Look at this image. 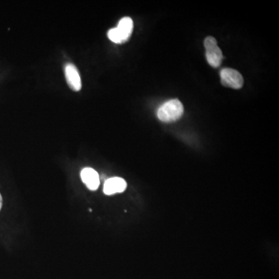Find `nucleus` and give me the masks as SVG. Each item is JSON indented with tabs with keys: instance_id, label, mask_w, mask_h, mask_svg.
I'll list each match as a JSON object with an SVG mask.
<instances>
[{
	"instance_id": "obj_1",
	"label": "nucleus",
	"mask_w": 279,
	"mask_h": 279,
	"mask_svg": "<svg viewBox=\"0 0 279 279\" xmlns=\"http://www.w3.org/2000/svg\"><path fill=\"white\" fill-rule=\"evenodd\" d=\"M184 114V106L177 98L162 104L157 111V116L162 122H170L180 120Z\"/></svg>"
},
{
	"instance_id": "obj_2",
	"label": "nucleus",
	"mask_w": 279,
	"mask_h": 279,
	"mask_svg": "<svg viewBox=\"0 0 279 279\" xmlns=\"http://www.w3.org/2000/svg\"><path fill=\"white\" fill-rule=\"evenodd\" d=\"M134 30L133 20L130 18H124L120 20L118 26L108 31V38L115 44L126 42L132 34Z\"/></svg>"
},
{
	"instance_id": "obj_3",
	"label": "nucleus",
	"mask_w": 279,
	"mask_h": 279,
	"mask_svg": "<svg viewBox=\"0 0 279 279\" xmlns=\"http://www.w3.org/2000/svg\"><path fill=\"white\" fill-rule=\"evenodd\" d=\"M206 49V58L210 66L218 68L222 63V53L214 36H208L204 42Z\"/></svg>"
},
{
	"instance_id": "obj_4",
	"label": "nucleus",
	"mask_w": 279,
	"mask_h": 279,
	"mask_svg": "<svg viewBox=\"0 0 279 279\" xmlns=\"http://www.w3.org/2000/svg\"><path fill=\"white\" fill-rule=\"evenodd\" d=\"M221 83L229 88L239 90L244 84L243 76L235 69L224 68L220 72Z\"/></svg>"
},
{
	"instance_id": "obj_5",
	"label": "nucleus",
	"mask_w": 279,
	"mask_h": 279,
	"mask_svg": "<svg viewBox=\"0 0 279 279\" xmlns=\"http://www.w3.org/2000/svg\"><path fill=\"white\" fill-rule=\"evenodd\" d=\"M126 182L120 177H112L108 178L104 184V192L106 195L111 196L116 193H120L126 188Z\"/></svg>"
},
{
	"instance_id": "obj_6",
	"label": "nucleus",
	"mask_w": 279,
	"mask_h": 279,
	"mask_svg": "<svg viewBox=\"0 0 279 279\" xmlns=\"http://www.w3.org/2000/svg\"><path fill=\"white\" fill-rule=\"evenodd\" d=\"M64 71H66V81L68 86L73 91H80L82 88L81 77L77 68L74 64H66Z\"/></svg>"
},
{
	"instance_id": "obj_7",
	"label": "nucleus",
	"mask_w": 279,
	"mask_h": 279,
	"mask_svg": "<svg viewBox=\"0 0 279 279\" xmlns=\"http://www.w3.org/2000/svg\"><path fill=\"white\" fill-rule=\"evenodd\" d=\"M81 178L87 188L91 191H95L100 186V176L96 170L91 168H84L82 170Z\"/></svg>"
},
{
	"instance_id": "obj_8",
	"label": "nucleus",
	"mask_w": 279,
	"mask_h": 279,
	"mask_svg": "<svg viewBox=\"0 0 279 279\" xmlns=\"http://www.w3.org/2000/svg\"><path fill=\"white\" fill-rule=\"evenodd\" d=\"M2 196H1V194H0V210H1V208H2Z\"/></svg>"
}]
</instances>
